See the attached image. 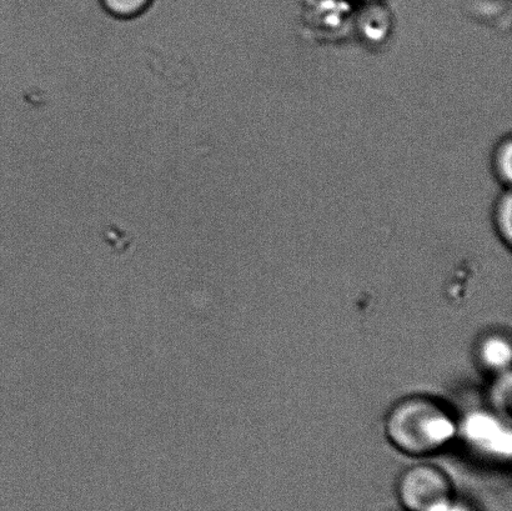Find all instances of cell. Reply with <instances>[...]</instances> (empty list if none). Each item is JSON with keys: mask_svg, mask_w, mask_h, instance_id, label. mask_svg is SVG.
Instances as JSON below:
<instances>
[{"mask_svg": "<svg viewBox=\"0 0 512 511\" xmlns=\"http://www.w3.org/2000/svg\"><path fill=\"white\" fill-rule=\"evenodd\" d=\"M459 418L443 400L411 394L391 405L384 434L396 452L414 459L443 453L458 439Z\"/></svg>", "mask_w": 512, "mask_h": 511, "instance_id": "cell-1", "label": "cell"}, {"mask_svg": "<svg viewBox=\"0 0 512 511\" xmlns=\"http://www.w3.org/2000/svg\"><path fill=\"white\" fill-rule=\"evenodd\" d=\"M153 0H100L102 9L117 20H133L142 17L152 7Z\"/></svg>", "mask_w": 512, "mask_h": 511, "instance_id": "cell-7", "label": "cell"}, {"mask_svg": "<svg viewBox=\"0 0 512 511\" xmlns=\"http://www.w3.org/2000/svg\"><path fill=\"white\" fill-rule=\"evenodd\" d=\"M475 355L481 367L494 377L510 372L511 344L504 334H486L476 345Z\"/></svg>", "mask_w": 512, "mask_h": 511, "instance_id": "cell-4", "label": "cell"}, {"mask_svg": "<svg viewBox=\"0 0 512 511\" xmlns=\"http://www.w3.org/2000/svg\"><path fill=\"white\" fill-rule=\"evenodd\" d=\"M491 219H493V227L496 237L506 248H512V195L511 188L503 189L495 199L493 205V212H491Z\"/></svg>", "mask_w": 512, "mask_h": 511, "instance_id": "cell-5", "label": "cell"}, {"mask_svg": "<svg viewBox=\"0 0 512 511\" xmlns=\"http://www.w3.org/2000/svg\"><path fill=\"white\" fill-rule=\"evenodd\" d=\"M396 495L405 511H445L456 500L453 479L431 463L405 469L396 483Z\"/></svg>", "mask_w": 512, "mask_h": 511, "instance_id": "cell-2", "label": "cell"}, {"mask_svg": "<svg viewBox=\"0 0 512 511\" xmlns=\"http://www.w3.org/2000/svg\"><path fill=\"white\" fill-rule=\"evenodd\" d=\"M491 172L503 189L511 188L512 180V139L505 135L495 144L490 158Z\"/></svg>", "mask_w": 512, "mask_h": 511, "instance_id": "cell-6", "label": "cell"}, {"mask_svg": "<svg viewBox=\"0 0 512 511\" xmlns=\"http://www.w3.org/2000/svg\"><path fill=\"white\" fill-rule=\"evenodd\" d=\"M458 439L474 453L493 462H509L511 429L498 412L475 410L459 419Z\"/></svg>", "mask_w": 512, "mask_h": 511, "instance_id": "cell-3", "label": "cell"}]
</instances>
